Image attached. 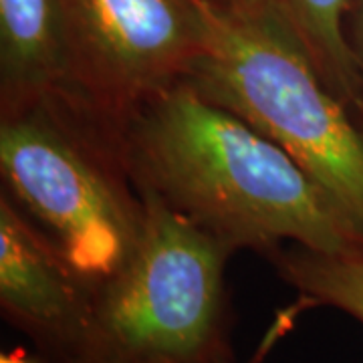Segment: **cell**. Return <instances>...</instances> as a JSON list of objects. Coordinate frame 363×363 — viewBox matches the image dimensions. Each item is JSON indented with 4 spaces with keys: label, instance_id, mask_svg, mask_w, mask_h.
Instances as JSON below:
<instances>
[{
    "label": "cell",
    "instance_id": "1",
    "mask_svg": "<svg viewBox=\"0 0 363 363\" xmlns=\"http://www.w3.org/2000/svg\"><path fill=\"white\" fill-rule=\"evenodd\" d=\"M121 147L142 194L233 252L271 259L285 245L363 257V238L281 145L190 83L131 119Z\"/></svg>",
    "mask_w": 363,
    "mask_h": 363
},
{
    "label": "cell",
    "instance_id": "2",
    "mask_svg": "<svg viewBox=\"0 0 363 363\" xmlns=\"http://www.w3.org/2000/svg\"><path fill=\"white\" fill-rule=\"evenodd\" d=\"M2 192L51 238L91 295L142 240L145 200L121 138L63 95L0 116Z\"/></svg>",
    "mask_w": 363,
    "mask_h": 363
},
{
    "label": "cell",
    "instance_id": "3",
    "mask_svg": "<svg viewBox=\"0 0 363 363\" xmlns=\"http://www.w3.org/2000/svg\"><path fill=\"white\" fill-rule=\"evenodd\" d=\"M204 14L206 52L186 83L281 145L363 238V128L350 107L269 14L222 0Z\"/></svg>",
    "mask_w": 363,
    "mask_h": 363
},
{
    "label": "cell",
    "instance_id": "4",
    "mask_svg": "<svg viewBox=\"0 0 363 363\" xmlns=\"http://www.w3.org/2000/svg\"><path fill=\"white\" fill-rule=\"evenodd\" d=\"M142 196V240L93 293L89 337L77 363H233L226 262L234 252Z\"/></svg>",
    "mask_w": 363,
    "mask_h": 363
},
{
    "label": "cell",
    "instance_id": "5",
    "mask_svg": "<svg viewBox=\"0 0 363 363\" xmlns=\"http://www.w3.org/2000/svg\"><path fill=\"white\" fill-rule=\"evenodd\" d=\"M67 97L121 138L164 91L186 83L206 52L204 0H57Z\"/></svg>",
    "mask_w": 363,
    "mask_h": 363
},
{
    "label": "cell",
    "instance_id": "6",
    "mask_svg": "<svg viewBox=\"0 0 363 363\" xmlns=\"http://www.w3.org/2000/svg\"><path fill=\"white\" fill-rule=\"evenodd\" d=\"M0 309L37 350L77 363L89 337L93 295L61 250L0 194Z\"/></svg>",
    "mask_w": 363,
    "mask_h": 363
},
{
    "label": "cell",
    "instance_id": "7",
    "mask_svg": "<svg viewBox=\"0 0 363 363\" xmlns=\"http://www.w3.org/2000/svg\"><path fill=\"white\" fill-rule=\"evenodd\" d=\"M65 87V47L57 0H0V116Z\"/></svg>",
    "mask_w": 363,
    "mask_h": 363
},
{
    "label": "cell",
    "instance_id": "8",
    "mask_svg": "<svg viewBox=\"0 0 363 363\" xmlns=\"http://www.w3.org/2000/svg\"><path fill=\"white\" fill-rule=\"evenodd\" d=\"M264 9L357 119L359 73L350 40L353 0H264Z\"/></svg>",
    "mask_w": 363,
    "mask_h": 363
},
{
    "label": "cell",
    "instance_id": "9",
    "mask_svg": "<svg viewBox=\"0 0 363 363\" xmlns=\"http://www.w3.org/2000/svg\"><path fill=\"white\" fill-rule=\"evenodd\" d=\"M309 307H333L363 325V257L281 248L269 259Z\"/></svg>",
    "mask_w": 363,
    "mask_h": 363
},
{
    "label": "cell",
    "instance_id": "10",
    "mask_svg": "<svg viewBox=\"0 0 363 363\" xmlns=\"http://www.w3.org/2000/svg\"><path fill=\"white\" fill-rule=\"evenodd\" d=\"M350 40L359 73V113L357 121L363 128V0H353V9L350 16Z\"/></svg>",
    "mask_w": 363,
    "mask_h": 363
},
{
    "label": "cell",
    "instance_id": "11",
    "mask_svg": "<svg viewBox=\"0 0 363 363\" xmlns=\"http://www.w3.org/2000/svg\"><path fill=\"white\" fill-rule=\"evenodd\" d=\"M0 363H59L51 359L49 355L37 351H28L25 347H16L11 351H2L0 353Z\"/></svg>",
    "mask_w": 363,
    "mask_h": 363
},
{
    "label": "cell",
    "instance_id": "12",
    "mask_svg": "<svg viewBox=\"0 0 363 363\" xmlns=\"http://www.w3.org/2000/svg\"><path fill=\"white\" fill-rule=\"evenodd\" d=\"M224 4H228L234 11L248 14H267L264 9V0H222Z\"/></svg>",
    "mask_w": 363,
    "mask_h": 363
}]
</instances>
